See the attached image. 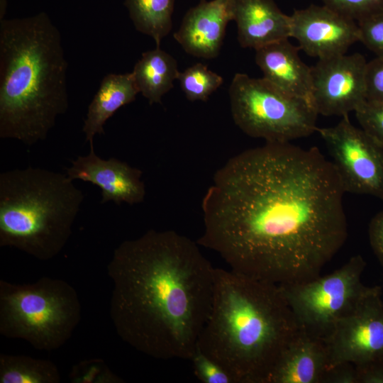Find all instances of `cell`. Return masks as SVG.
<instances>
[{"label": "cell", "instance_id": "1", "mask_svg": "<svg viewBox=\"0 0 383 383\" xmlns=\"http://www.w3.org/2000/svg\"><path fill=\"white\" fill-rule=\"evenodd\" d=\"M344 193L317 148L266 142L216 172L202 200L197 243L250 277L277 285L307 282L345 243Z\"/></svg>", "mask_w": 383, "mask_h": 383}, {"label": "cell", "instance_id": "2", "mask_svg": "<svg viewBox=\"0 0 383 383\" xmlns=\"http://www.w3.org/2000/svg\"><path fill=\"white\" fill-rule=\"evenodd\" d=\"M111 314L124 340L160 359L190 360L211 311L214 267L174 231L121 243L109 265Z\"/></svg>", "mask_w": 383, "mask_h": 383}, {"label": "cell", "instance_id": "3", "mask_svg": "<svg viewBox=\"0 0 383 383\" xmlns=\"http://www.w3.org/2000/svg\"><path fill=\"white\" fill-rule=\"evenodd\" d=\"M299 330L278 285L214 269L211 309L196 346L235 383H267Z\"/></svg>", "mask_w": 383, "mask_h": 383}, {"label": "cell", "instance_id": "4", "mask_svg": "<svg viewBox=\"0 0 383 383\" xmlns=\"http://www.w3.org/2000/svg\"><path fill=\"white\" fill-rule=\"evenodd\" d=\"M67 62L49 16L0 20V138L46 139L68 108Z\"/></svg>", "mask_w": 383, "mask_h": 383}, {"label": "cell", "instance_id": "5", "mask_svg": "<svg viewBox=\"0 0 383 383\" xmlns=\"http://www.w3.org/2000/svg\"><path fill=\"white\" fill-rule=\"evenodd\" d=\"M67 174L28 167L0 174V245L40 260L67 243L84 200Z\"/></svg>", "mask_w": 383, "mask_h": 383}, {"label": "cell", "instance_id": "6", "mask_svg": "<svg viewBox=\"0 0 383 383\" xmlns=\"http://www.w3.org/2000/svg\"><path fill=\"white\" fill-rule=\"evenodd\" d=\"M228 94L235 125L250 137L287 143L318 129V113L311 101L282 91L263 77L237 73Z\"/></svg>", "mask_w": 383, "mask_h": 383}, {"label": "cell", "instance_id": "7", "mask_svg": "<svg viewBox=\"0 0 383 383\" xmlns=\"http://www.w3.org/2000/svg\"><path fill=\"white\" fill-rule=\"evenodd\" d=\"M1 330L36 348L60 345L77 323L79 305L65 283L41 280L31 285L10 286L1 294Z\"/></svg>", "mask_w": 383, "mask_h": 383}, {"label": "cell", "instance_id": "8", "mask_svg": "<svg viewBox=\"0 0 383 383\" xmlns=\"http://www.w3.org/2000/svg\"><path fill=\"white\" fill-rule=\"evenodd\" d=\"M366 262L353 256L332 273L301 283L278 285L299 328L326 339L336 323L376 287L361 281Z\"/></svg>", "mask_w": 383, "mask_h": 383}, {"label": "cell", "instance_id": "9", "mask_svg": "<svg viewBox=\"0 0 383 383\" xmlns=\"http://www.w3.org/2000/svg\"><path fill=\"white\" fill-rule=\"evenodd\" d=\"M335 126L317 129L343 184L345 192L383 199V147L348 115Z\"/></svg>", "mask_w": 383, "mask_h": 383}, {"label": "cell", "instance_id": "10", "mask_svg": "<svg viewBox=\"0 0 383 383\" xmlns=\"http://www.w3.org/2000/svg\"><path fill=\"white\" fill-rule=\"evenodd\" d=\"M381 294V287L376 286L352 311L336 323L324 339L328 350V369L343 363L360 367L383 360Z\"/></svg>", "mask_w": 383, "mask_h": 383}, {"label": "cell", "instance_id": "11", "mask_svg": "<svg viewBox=\"0 0 383 383\" xmlns=\"http://www.w3.org/2000/svg\"><path fill=\"white\" fill-rule=\"evenodd\" d=\"M365 57L356 52L318 60L311 67L312 104L326 116H343L367 101Z\"/></svg>", "mask_w": 383, "mask_h": 383}, {"label": "cell", "instance_id": "12", "mask_svg": "<svg viewBox=\"0 0 383 383\" xmlns=\"http://www.w3.org/2000/svg\"><path fill=\"white\" fill-rule=\"evenodd\" d=\"M289 17L290 37L318 60L346 54L359 41L357 23L325 5L294 10Z\"/></svg>", "mask_w": 383, "mask_h": 383}, {"label": "cell", "instance_id": "13", "mask_svg": "<svg viewBox=\"0 0 383 383\" xmlns=\"http://www.w3.org/2000/svg\"><path fill=\"white\" fill-rule=\"evenodd\" d=\"M89 148L88 155L72 160V165L66 169L67 177L72 181L80 179L99 187L101 204L110 201L117 205L143 202L146 192L142 172L115 157L104 160L96 154L94 145Z\"/></svg>", "mask_w": 383, "mask_h": 383}, {"label": "cell", "instance_id": "14", "mask_svg": "<svg viewBox=\"0 0 383 383\" xmlns=\"http://www.w3.org/2000/svg\"><path fill=\"white\" fill-rule=\"evenodd\" d=\"M231 21V0H201L185 13L174 38L188 54L213 59L219 54Z\"/></svg>", "mask_w": 383, "mask_h": 383}, {"label": "cell", "instance_id": "15", "mask_svg": "<svg viewBox=\"0 0 383 383\" xmlns=\"http://www.w3.org/2000/svg\"><path fill=\"white\" fill-rule=\"evenodd\" d=\"M299 49L289 38L255 50V62L263 78L282 91L312 103L311 67L299 55Z\"/></svg>", "mask_w": 383, "mask_h": 383}, {"label": "cell", "instance_id": "16", "mask_svg": "<svg viewBox=\"0 0 383 383\" xmlns=\"http://www.w3.org/2000/svg\"><path fill=\"white\" fill-rule=\"evenodd\" d=\"M328 369L325 340L299 329L280 355L267 383H323Z\"/></svg>", "mask_w": 383, "mask_h": 383}, {"label": "cell", "instance_id": "17", "mask_svg": "<svg viewBox=\"0 0 383 383\" xmlns=\"http://www.w3.org/2000/svg\"><path fill=\"white\" fill-rule=\"evenodd\" d=\"M238 40L255 50L290 38V17L273 0H231Z\"/></svg>", "mask_w": 383, "mask_h": 383}, {"label": "cell", "instance_id": "18", "mask_svg": "<svg viewBox=\"0 0 383 383\" xmlns=\"http://www.w3.org/2000/svg\"><path fill=\"white\" fill-rule=\"evenodd\" d=\"M139 91L132 72L109 74L88 106L82 131L89 145L96 134H104V126L121 107L133 102Z\"/></svg>", "mask_w": 383, "mask_h": 383}, {"label": "cell", "instance_id": "19", "mask_svg": "<svg viewBox=\"0 0 383 383\" xmlns=\"http://www.w3.org/2000/svg\"><path fill=\"white\" fill-rule=\"evenodd\" d=\"M131 72L139 93L153 104L162 103V96L173 88L179 71L176 60L156 47L142 54Z\"/></svg>", "mask_w": 383, "mask_h": 383}, {"label": "cell", "instance_id": "20", "mask_svg": "<svg viewBox=\"0 0 383 383\" xmlns=\"http://www.w3.org/2000/svg\"><path fill=\"white\" fill-rule=\"evenodd\" d=\"M124 4L135 29L160 47L172 30L174 0H125Z\"/></svg>", "mask_w": 383, "mask_h": 383}, {"label": "cell", "instance_id": "21", "mask_svg": "<svg viewBox=\"0 0 383 383\" xmlns=\"http://www.w3.org/2000/svg\"><path fill=\"white\" fill-rule=\"evenodd\" d=\"M56 380H58L56 369L48 362L27 357L1 358V383H50Z\"/></svg>", "mask_w": 383, "mask_h": 383}, {"label": "cell", "instance_id": "22", "mask_svg": "<svg viewBox=\"0 0 383 383\" xmlns=\"http://www.w3.org/2000/svg\"><path fill=\"white\" fill-rule=\"evenodd\" d=\"M177 80L187 99L206 101L223 82L222 77L202 63L194 64L179 72Z\"/></svg>", "mask_w": 383, "mask_h": 383}, {"label": "cell", "instance_id": "23", "mask_svg": "<svg viewBox=\"0 0 383 383\" xmlns=\"http://www.w3.org/2000/svg\"><path fill=\"white\" fill-rule=\"evenodd\" d=\"M196 377L204 383H235L233 377L219 364L197 346L191 359Z\"/></svg>", "mask_w": 383, "mask_h": 383}, {"label": "cell", "instance_id": "24", "mask_svg": "<svg viewBox=\"0 0 383 383\" xmlns=\"http://www.w3.org/2000/svg\"><path fill=\"white\" fill-rule=\"evenodd\" d=\"M359 41L377 57H383V10L357 22Z\"/></svg>", "mask_w": 383, "mask_h": 383}, {"label": "cell", "instance_id": "25", "mask_svg": "<svg viewBox=\"0 0 383 383\" xmlns=\"http://www.w3.org/2000/svg\"><path fill=\"white\" fill-rule=\"evenodd\" d=\"M324 5L356 22L383 10V0H322Z\"/></svg>", "mask_w": 383, "mask_h": 383}, {"label": "cell", "instance_id": "26", "mask_svg": "<svg viewBox=\"0 0 383 383\" xmlns=\"http://www.w3.org/2000/svg\"><path fill=\"white\" fill-rule=\"evenodd\" d=\"M355 113L361 128L383 147V104L366 101Z\"/></svg>", "mask_w": 383, "mask_h": 383}, {"label": "cell", "instance_id": "27", "mask_svg": "<svg viewBox=\"0 0 383 383\" xmlns=\"http://www.w3.org/2000/svg\"><path fill=\"white\" fill-rule=\"evenodd\" d=\"M365 81L367 101L383 104V57L367 63Z\"/></svg>", "mask_w": 383, "mask_h": 383}, {"label": "cell", "instance_id": "28", "mask_svg": "<svg viewBox=\"0 0 383 383\" xmlns=\"http://www.w3.org/2000/svg\"><path fill=\"white\" fill-rule=\"evenodd\" d=\"M323 383H358L355 365L343 363L329 368L323 377Z\"/></svg>", "mask_w": 383, "mask_h": 383}, {"label": "cell", "instance_id": "29", "mask_svg": "<svg viewBox=\"0 0 383 383\" xmlns=\"http://www.w3.org/2000/svg\"><path fill=\"white\" fill-rule=\"evenodd\" d=\"M368 235L372 249L383 267V211L370 221Z\"/></svg>", "mask_w": 383, "mask_h": 383}, {"label": "cell", "instance_id": "30", "mask_svg": "<svg viewBox=\"0 0 383 383\" xmlns=\"http://www.w3.org/2000/svg\"><path fill=\"white\" fill-rule=\"evenodd\" d=\"M356 369L358 383H383V360Z\"/></svg>", "mask_w": 383, "mask_h": 383}, {"label": "cell", "instance_id": "31", "mask_svg": "<svg viewBox=\"0 0 383 383\" xmlns=\"http://www.w3.org/2000/svg\"><path fill=\"white\" fill-rule=\"evenodd\" d=\"M1 4H2L3 6L1 5L0 20H2L4 19V16L5 14L6 6V0H1Z\"/></svg>", "mask_w": 383, "mask_h": 383}]
</instances>
